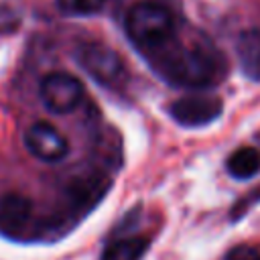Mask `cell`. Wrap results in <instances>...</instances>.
Instances as JSON below:
<instances>
[{
  "instance_id": "cell-5",
  "label": "cell",
  "mask_w": 260,
  "mask_h": 260,
  "mask_svg": "<svg viewBox=\"0 0 260 260\" xmlns=\"http://www.w3.org/2000/svg\"><path fill=\"white\" fill-rule=\"evenodd\" d=\"M223 112L221 100L217 95H185L169 106V116L181 126H207L217 120Z\"/></svg>"
},
{
  "instance_id": "cell-1",
  "label": "cell",
  "mask_w": 260,
  "mask_h": 260,
  "mask_svg": "<svg viewBox=\"0 0 260 260\" xmlns=\"http://www.w3.org/2000/svg\"><path fill=\"white\" fill-rule=\"evenodd\" d=\"M148 61L158 77L177 87L201 89L215 85L223 77L221 55L205 43L183 45L169 41L160 49L148 53Z\"/></svg>"
},
{
  "instance_id": "cell-7",
  "label": "cell",
  "mask_w": 260,
  "mask_h": 260,
  "mask_svg": "<svg viewBox=\"0 0 260 260\" xmlns=\"http://www.w3.org/2000/svg\"><path fill=\"white\" fill-rule=\"evenodd\" d=\"M236 53L244 73L252 79H260V30H244L238 37Z\"/></svg>"
},
{
  "instance_id": "cell-11",
  "label": "cell",
  "mask_w": 260,
  "mask_h": 260,
  "mask_svg": "<svg viewBox=\"0 0 260 260\" xmlns=\"http://www.w3.org/2000/svg\"><path fill=\"white\" fill-rule=\"evenodd\" d=\"M55 2L57 8L69 16H91L98 14L106 4V0H55Z\"/></svg>"
},
{
  "instance_id": "cell-3",
  "label": "cell",
  "mask_w": 260,
  "mask_h": 260,
  "mask_svg": "<svg viewBox=\"0 0 260 260\" xmlns=\"http://www.w3.org/2000/svg\"><path fill=\"white\" fill-rule=\"evenodd\" d=\"M79 67L100 85L118 87L126 79V69L120 55L104 43H81L75 51Z\"/></svg>"
},
{
  "instance_id": "cell-10",
  "label": "cell",
  "mask_w": 260,
  "mask_h": 260,
  "mask_svg": "<svg viewBox=\"0 0 260 260\" xmlns=\"http://www.w3.org/2000/svg\"><path fill=\"white\" fill-rule=\"evenodd\" d=\"M28 211H30V201L20 195H8L0 201V217L12 225L26 221Z\"/></svg>"
},
{
  "instance_id": "cell-12",
  "label": "cell",
  "mask_w": 260,
  "mask_h": 260,
  "mask_svg": "<svg viewBox=\"0 0 260 260\" xmlns=\"http://www.w3.org/2000/svg\"><path fill=\"white\" fill-rule=\"evenodd\" d=\"M225 260H260V250L248 244H240L225 254Z\"/></svg>"
},
{
  "instance_id": "cell-6",
  "label": "cell",
  "mask_w": 260,
  "mask_h": 260,
  "mask_svg": "<svg viewBox=\"0 0 260 260\" xmlns=\"http://www.w3.org/2000/svg\"><path fill=\"white\" fill-rule=\"evenodd\" d=\"M26 150L43 162H59L69 152L67 138L49 122H35L24 130Z\"/></svg>"
},
{
  "instance_id": "cell-9",
  "label": "cell",
  "mask_w": 260,
  "mask_h": 260,
  "mask_svg": "<svg viewBox=\"0 0 260 260\" xmlns=\"http://www.w3.org/2000/svg\"><path fill=\"white\" fill-rule=\"evenodd\" d=\"M148 250V240L142 236L120 238L106 246L102 260H142Z\"/></svg>"
},
{
  "instance_id": "cell-4",
  "label": "cell",
  "mask_w": 260,
  "mask_h": 260,
  "mask_svg": "<svg viewBox=\"0 0 260 260\" xmlns=\"http://www.w3.org/2000/svg\"><path fill=\"white\" fill-rule=\"evenodd\" d=\"M41 100L45 108L53 114H69L83 100V85L75 75L69 73H49L39 85Z\"/></svg>"
},
{
  "instance_id": "cell-8",
  "label": "cell",
  "mask_w": 260,
  "mask_h": 260,
  "mask_svg": "<svg viewBox=\"0 0 260 260\" xmlns=\"http://www.w3.org/2000/svg\"><path fill=\"white\" fill-rule=\"evenodd\" d=\"M225 167L234 179H250L260 171V150H256L254 146H242L228 156Z\"/></svg>"
},
{
  "instance_id": "cell-2",
  "label": "cell",
  "mask_w": 260,
  "mask_h": 260,
  "mask_svg": "<svg viewBox=\"0 0 260 260\" xmlns=\"http://www.w3.org/2000/svg\"><path fill=\"white\" fill-rule=\"evenodd\" d=\"M175 16L156 2H138L126 14L128 39L146 55L175 39Z\"/></svg>"
}]
</instances>
